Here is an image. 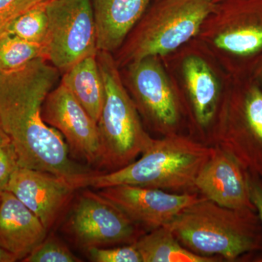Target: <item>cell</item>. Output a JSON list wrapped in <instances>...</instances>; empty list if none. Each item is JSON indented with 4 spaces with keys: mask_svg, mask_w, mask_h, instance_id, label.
Segmentation results:
<instances>
[{
    "mask_svg": "<svg viewBox=\"0 0 262 262\" xmlns=\"http://www.w3.org/2000/svg\"><path fill=\"white\" fill-rule=\"evenodd\" d=\"M151 0H91L98 51L119 49L149 7Z\"/></svg>",
    "mask_w": 262,
    "mask_h": 262,
    "instance_id": "obj_16",
    "label": "cell"
},
{
    "mask_svg": "<svg viewBox=\"0 0 262 262\" xmlns=\"http://www.w3.org/2000/svg\"><path fill=\"white\" fill-rule=\"evenodd\" d=\"M134 244L143 262H214L219 258L200 256L189 251L167 226L143 234Z\"/></svg>",
    "mask_w": 262,
    "mask_h": 262,
    "instance_id": "obj_19",
    "label": "cell"
},
{
    "mask_svg": "<svg viewBox=\"0 0 262 262\" xmlns=\"http://www.w3.org/2000/svg\"><path fill=\"white\" fill-rule=\"evenodd\" d=\"M48 229L9 191L0 192V246L23 261L47 237Z\"/></svg>",
    "mask_w": 262,
    "mask_h": 262,
    "instance_id": "obj_15",
    "label": "cell"
},
{
    "mask_svg": "<svg viewBox=\"0 0 262 262\" xmlns=\"http://www.w3.org/2000/svg\"><path fill=\"white\" fill-rule=\"evenodd\" d=\"M213 0H155L115 57L119 68L150 56H163L198 37Z\"/></svg>",
    "mask_w": 262,
    "mask_h": 262,
    "instance_id": "obj_5",
    "label": "cell"
},
{
    "mask_svg": "<svg viewBox=\"0 0 262 262\" xmlns=\"http://www.w3.org/2000/svg\"><path fill=\"white\" fill-rule=\"evenodd\" d=\"M61 82L97 122L103 106L104 85L96 54L86 57L71 67L63 73Z\"/></svg>",
    "mask_w": 262,
    "mask_h": 262,
    "instance_id": "obj_18",
    "label": "cell"
},
{
    "mask_svg": "<svg viewBox=\"0 0 262 262\" xmlns=\"http://www.w3.org/2000/svg\"><path fill=\"white\" fill-rule=\"evenodd\" d=\"M211 147L177 134L154 139L140 159L106 173H94L84 179L82 188L100 189L126 185L164 191L192 192L203 167L214 152Z\"/></svg>",
    "mask_w": 262,
    "mask_h": 262,
    "instance_id": "obj_3",
    "label": "cell"
},
{
    "mask_svg": "<svg viewBox=\"0 0 262 262\" xmlns=\"http://www.w3.org/2000/svg\"><path fill=\"white\" fill-rule=\"evenodd\" d=\"M125 67V85L139 113L158 132L177 134L181 103L158 57H146Z\"/></svg>",
    "mask_w": 262,
    "mask_h": 262,
    "instance_id": "obj_10",
    "label": "cell"
},
{
    "mask_svg": "<svg viewBox=\"0 0 262 262\" xmlns=\"http://www.w3.org/2000/svg\"><path fill=\"white\" fill-rule=\"evenodd\" d=\"M249 189L251 201L256 208L262 227V182L257 176H249Z\"/></svg>",
    "mask_w": 262,
    "mask_h": 262,
    "instance_id": "obj_26",
    "label": "cell"
},
{
    "mask_svg": "<svg viewBox=\"0 0 262 262\" xmlns=\"http://www.w3.org/2000/svg\"><path fill=\"white\" fill-rule=\"evenodd\" d=\"M96 58L104 85L102 108L97 122L100 166L110 172L135 161L152 144L139 112L122 81L113 53L98 51Z\"/></svg>",
    "mask_w": 262,
    "mask_h": 262,
    "instance_id": "obj_4",
    "label": "cell"
},
{
    "mask_svg": "<svg viewBox=\"0 0 262 262\" xmlns=\"http://www.w3.org/2000/svg\"><path fill=\"white\" fill-rule=\"evenodd\" d=\"M76 189L61 177L20 166L6 188L37 215L48 230L55 225Z\"/></svg>",
    "mask_w": 262,
    "mask_h": 262,
    "instance_id": "obj_13",
    "label": "cell"
},
{
    "mask_svg": "<svg viewBox=\"0 0 262 262\" xmlns=\"http://www.w3.org/2000/svg\"><path fill=\"white\" fill-rule=\"evenodd\" d=\"M166 226L184 247L200 256L235 261L262 250L256 211L225 208L204 196Z\"/></svg>",
    "mask_w": 262,
    "mask_h": 262,
    "instance_id": "obj_2",
    "label": "cell"
},
{
    "mask_svg": "<svg viewBox=\"0 0 262 262\" xmlns=\"http://www.w3.org/2000/svg\"><path fill=\"white\" fill-rule=\"evenodd\" d=\"M198 37L221 55L256 54L262 51V0L215 3Z\"/></svg>",
    "mask_w": 262,
    "mask_h": 262,
    "instance_id": "obj_7",
    "label": "cell"
},
{
    "mask_svg": "<svg viewBox=\"0 0 262 262\" xmlns=\"http://www.w3.org/2000/svg\"><path fill=\"white\" fill-rule=\"evenodd\" d=\"M90 259L94 262H143L135 244L117 248H91L87 250Z\"/></svg>",
    "mask_w": 262,
    "mask_h": 262,
    "instance_id": "obj_23",
    "label": "cell"
},
{
    "mask_svg": "<svg viewBox=\"0 0 262 262\" xmlns=\"http://www.w3.org/2000/svg\"><path fill=\"white\" fill-rule=\"evenodd\" d=\"M24 262H80L64 243L56 236L46 237L28 256Z\"/></svg>",
    "mask_w": 262,
    "mask_h": 262,
    "instance_id": "obj_22",
    "label": "cell"
},
{
    "mask_svg": "<svg viewBox=\"0 0 262 262\" xmlns=\"http://www.w3.org/2000/svg\"><path fill=\"white\" fill-rule=\"evenodd\" d=\"M42 1L44 0H0V36L18 16Z\"/></svg>",
    "mask_w": 262,
    "mask_h": 262,
    "instance_id": "obj_24",
    "label": "cell"
},
{
    "mask_svg": "<svg viewBox=\"0 0 262 262\" xmlns=\"http://www.w3.org/2000/svg\"><path fill=\"white\" fill-rule=\"evenodd\" d=\"M11 143L9 136L5 134V131L0 127V147L3 146L7 145Z\"/></svg>",
    "mask_w": 262,
    "mask_h": 262,
    "instance_id": "obj_28",
    "label": "cell"
},
{
    "mask_svg": "<svg viewBox=\"0 0 262 262\" xmlns=\"http://www.w3.org/2000/svg\"><path fill=\"white\" fill-rule=\"evenodd\" d=\"M60 74L42 58L0 72V127L9 136L19 166L54 174L82 189L96 172L71 160L63 136L42 117L43 103Z\"/></svg>",
    "mask_w": 262,
    "mask_h": 262,
    "instance_id": "obj_1",
    "label": "cell"
},
{
    "mask_svg": "<svg viewBox=\"0 0 262 262\" xmlns=\"http://www.w3.org/2000/svg\"><path fill=\"white\" fill-rule=\"evenodd\" d=\"M214 149L196 177V189L219 206L256 211L250 196V173L225 151Z\"/></svg>",
    "mask_w": 262,
    "mask_h": 262,
    "instance_id": "obj_14",
    "label": "cell"
},
{
    "mask_svg": "<svg viewBox=\"0 0 262 262\" xmlns=\"http://www.w3.org/2000/svg\"><path fill=\"white\" fill-rule=\"evenodd\" d=\"M213 139L252 175L262 178V92L253 87L242 102L225 101Z\"/></svg>",
    "mask_w": 262,
    "mask_h": 262,
    "instance_id": "obj_8",
    "label": "cell"
},
{
    "mask_svg": "<svg viewBox=\"0 0 262 262\" xmlns=\"http://www.w3.org/2000/svg\"><path fill=\"white\" fill-rule=\"evenodd\" d=\"M19 167L18 157L13 144L0 147V192L6 190L13 172Z\"/></svg>",
    "mask_w": 262,
    "mask_h": 262,
    "instance_id": "obj_25",
    "label": "cell"
},
{
    "mask_svg": "<svg viewBox=\"0 0 262 262\" xmlns=\"http://www.w3.org/2000/svg\"><path fill=\"white\" fill-rule=\"evenodd\" d=\"M0 72H1V71H0Z\"/></svg>",
    "mask_w": 262,
    "mask_h": 262,
    "instance_id": "obj_31",
    "label": "cell"
},
{
    "mask_svg": "<svg viewBox=\"0 0 262 262\" xmlns=\"http://www.w3.org/2000/svg\"><path fill=\"white\" fill-rule=\"evenodd\" d=\"M46 10V58L61 73L97 53L91 0H48Z\"/></svg>",
    "mask_w": 262,
    "mask_h": 262,
    "instance_id": "obj_6",
    "label": "cell"
},
{
    "mask_svg": "<svg viewBox=\"0 0 262 262\" xmlns=\"http://www.w3.org/2000/svg\"><path fill=\"white\" fill-rule=\"evenodd\" d=\"M42 1L18 16L7 32L36 44L46 45L48 31L46 5Z\"/></svg>",
    "mask_w": 262,
    "mask_h": 262,
    "instance_id": "obj_21",
    "label": "cell"
},
{
    "mask_svg": "<svg viewBox=\"0 0 262 262\" xmlns=\"http://www.w3.org/2000/svg\"><path fill=\"white\" fill-rule=\"evenodd\" d=\"M182 74L196 121L207 127L214 119L220 104L216 75L205 58L193 54L183 61Z\"/></svg>",
    "mask_w": 262,
    "mask_h": 262,
    "instance_id": "obj_17",
    "label": "cell"
},
{
    "mask_svg": "<svg viewBox=\"0 0 262 262\" xmlns=\"http://www.w3.org/2000/svg\"><path fill=\"white\" fill-rule=\"evenodd\" d=\"M64 228L86 250L134 244L145 234L117 207L88 189L77 198Z\"/></svg>",
    "mask_w": 262,
    "mask_h": 262,
    "instance_id": "obj_9",
    "label": "cell"
},
{
    "mask_svg": "<svg viewBox=\"0 0 262 262\" xmlns=\"http://www.w3.org/2000/svg\"><path fill=\"white\" fill-rule=\"evenodd\" d=\"M16 261V258L13 255H12L11 253L0 246V262H14Z\"/></svg>",
    "mask_w": 262,
    "mask_h": 262,
    "instance_id": "obj_27",
    "label": "cell"
},
{
    "mask_svg": "<svg viewBox=\"0 0 262 262\" xmlns=\"http://www.w3.org/2000/svg\"><path fill=\"white\" fill-rule=\"evenodd\" d=\"M46 58L43 45L25 40L6 32L0 36V71L18 70L37 58Z\"/></svg>",
    "mask_w": 262,
    "mask_h": 262,
    "instance_id": "obj_20",
    "label": "cell"
},
{
    "mask_svg": "<svg viewBox=\"0 0 262 262\" xmlns=\"http://www.w3.org/2000/svg\"><path fill=\"white\" fill-rule=\"evenodd\" d=\"M44 1H48V0H44Z\"/></svg>",
    "mask_w": 262,
    "mask_h": 262,
    "instance_id": "obj_30",
    "label": "cell"
},
{
    "mask_svg": "<svg viewBox=\"0 0 262 262\" xmlns=\"http://www.w3.org/2000/svg\"><path fill=\"white\" fill-rule=\"evenodd\" d=\"M222 1V0H213L215 3H219V2Z\"/></svg>",
    "mask_w": 262,
    "mask_h": 262,
    "instance_id": "obj_29",
    "label": "cell"
},
{
    "mask_svg": "<svg viewBox=\"0 0 262 262\" xmlns=\"http://www.w3.org/2000/svg\"><path fill=\"white\" fill-rule=\"evenodd\" d=\"M42 117L48 125L64 138L74 154L89 164H98L100 142L97 122L62 82L52 90L45 100Z\"/></svg>",
    "mask_w": 262,
    "mask_h": 262,
    "instance_id": "obj_12",
    "label": "cell"
},
{
    "mask_svg": "<svg viewBox=\"0 0 262 262\" xmlns=\"http://www.w3.org/2000/svg\"><path fill=\"white\" fill-rule=\"evenodd\" d=\"M97 193L136 225L151 230L168 225L183 210L203 196L126 184L103 188Z\"/></svg>",
    "mask_w": 262,
    "mask_h": 262,
    "instance_id": "obj_11",
    "label": "cell"
}]
</instances>
